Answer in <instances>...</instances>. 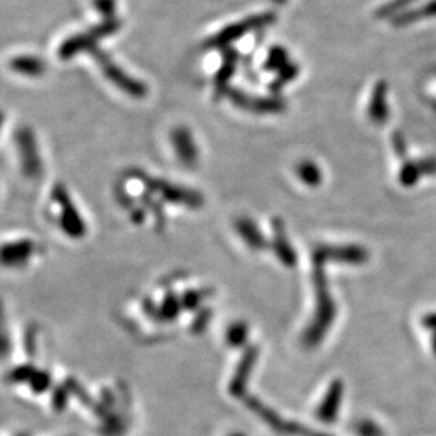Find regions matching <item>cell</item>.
Segmentation results:
<instances>
[{"instance_id":"obj_1","label":"cell","mask_w":436,"mask_h":436,"mask_svg":"<svg viewBox=\"0 0 436 436\" xmlns=\"http://www.w3.org/2000/svg\"><path fill=\"white\" fill-rule=\"evenodd\" d=\"M275 21V15L274 13H260V15H253L250 17L243 19L239 23H233L225 28H222L219 33L213 37H210L206 43L205 47L208 48H226L229 47L233 42L242 39L243 35L253 30H259L266 26H270Z\"/></svg>"},{"instance_id":"obj_2","label":"cell","mask_w":436,"mask_h":436,"mask_svg":"<svg viewBox=\"0 0 436 436\" xmlns=\"http://www.w3.org/2000/svg\"><path fill=\"white\" fill-rule=\"evenodd\" d=\"M91 54L96 60L105 77L111 82H113L119 89H122L123 92L133 98H143L147 93V88H145L143 82L133 80L130 75H127L123 69H120L111 58H109V55L105 51L96 47L91 51Z\"/></svg>"},{"instance_id":"obj_3","label":"cell","mask_w":436,"mask_h":436,"mask_svg":"<svg viewBox=\"0 0 436 436\" xmlns=\"http://www.w3.org/2000/svg\"><path fill=\"white\" fill-rule=\"evenodd\" d=\"M141 181L145 184V187H147V190L158 194L164 201L170 203L183 205L191 209H197L203 205L202 195L192 190L170 184L163 179H152L144 175H141Z\"/></svg>"},{"instance_id":"obj_4","label":"cell","mask_w":436,"mask_h":436,"mask_svg":"<svg viewBox=\"0 0 436 436\" xmlns=\"http://www.w3.org/2000/svg\"><path fill=\"white\" fill-rule=\"evenodd\" d=\"M53 199L60 206V226L64 233L72 239L84 237L87 233L85 222L61 184L54 187Z\"/></svg>"},{"instance_id":"obj_5","label":"cell","mask_w":436,"mask_h":436,"mask_svg":"<svg viewBox=\"0 0 436 436\" xmlns=\"http://www.w3.org/2000/svg\"><path fill=\"white\" fill-rule=\"evenodd\" d=\"M17 150L20 156V163H21V170L26 176L28 178H35L42 170V160L37 149V143H35V137L33 131L27 127L20 129L17 131Z\"/></svg>"},{"instance_id":"obj_6","label":"cell","mask_w":436,"mask_h":436,"mask_svg":"<svg viewBox=\"0 0 436 436\" xmlns=\"http://www.w3.org/2000/svg\"><path fill=\"white\" fill-rule=\"evenodd\" d=\"M228 96L236 106L256 113H280L285 107L281 99L253 96L240 89H229Z\"/></svg>"},{"instance_id":"obj_7","label":"cell","mask_w":436,"mask_h":436,"mask_svg":"<svg viewBox=\"0 0 436 436\" xmlns=\"http://www.w3.org/2000/svg\"><path fill=\"white\" fill-rule=\"evenodd\" d=\"M257 357H259V349L256 346H250L243 352L237 363L235 374L229 384V392L233 397H243L246 394V387L251 376V372L254 366H256Z\"/></svg>"},{"instance_id":"obj_8","label":"cell","mask_w":436,"mask_h":436,"mask_svg":"<svg viewBox=\"0 0 436 436\" xmlns=\"http://www.w3.org/2000/svg\"><path fill=\"white\" fill-rule=\"evenodd\" d=\"M171 140L178 160L187 167H194L198 161V149L191 131L185 127H176L171 133Z\"/></svg>"},{"instance_id":"obj_9","label":"cell","mask_w":436,"mask_h":436,"mask_svg":"<svg viewBox=\"0 0 436 436\" xmlns=\"http://www.w3.org/2000/svg\"><path fill=\"white\" fill-rule=\"evenodd\" d=\"M35 251V244L28 239L6 243L2 248V262L5 266L17 267L28 262Z\"/></svg>"},{"instance_id":"obj_10","label":"cell","mask_w":436,"mask_h":436,"mask_svg":"<svg viewBox=\"0 0 436 436\" xmlns=\"http://www.w3.org/2000/svg\"><path fill=\"white\" fill-rule=\"evenodd\" d=\"M96 42H98V37L91 30L84 34L72 35V37L66 39L61 44V47L58 48V55L61 60H71L72 57H75L80 53L92 51L93 48H96Z\"/></svg>"},{"instance_id":"obj_11","label":"cell","mask_w":436,"mask_h":436,"mask_svg":"<svg viewBox=\"0 0 436 436\" xmlns=\"http://www.w3.org/2000/svg\"><path fill=\"white\" fill-rule=\"evenodd\" d=\"M236 61H237L236 51L230 47H226L224 51L222 66L219 71H217L216 78H215V92L217 98H221L224 93H228L229 91L228 84L236 71Z\"/></svg>"},{"instance_id":"obj_12","label":"cell","mask_w":436,"mask_h":436,"mask_svg":"<svg viewBox=\"0 0 436 436\" xmlns=\"http://www.w3.org/2000/svg\"><path fill=\"white\" fill-rule=\"evenodd\" d=\"M236 230L246 242V244L253 250H263L267 246V242L259 230L257 225L248 219V217H242V219L236 222Z\"/></svg>"},{"instance_id":"obj_13","label":"cell","mask_w":436,"mask_h":436,"mask_svg":"<svg viewBox=\"0 0 436 436\" xmlns=\"http://www.w3.org/2000/svg\"><path fill=\"white\" fill-rule=\"evenodd\" d=\"M273 229H274V240H273V248L275 251V254L278 256V259L287 264V266H293L296 264V253L291 248L285 233H284V226L280 221H274L273 224Z\"/></svg>"},{"instance_id":"obj_14","label":"cell","mask_w":436,"mask_h":436,"mask_svg":"<svg viewBox=\"0 0 436 436\" xmlns=\"http://www.w3.org/2000/svg\"><path fill=\"white\" fill-rule=\"evenodd\" d=\"M369 113L372 120L376 123H383L388 119V105H387V87L385 84L380 82L374 88V93L372 96Z\"/></svg>"},{"instance_id":"obj_15","label":"cell","mask_w":436,"mask_h":436,"mask_svg":"<svg viewBox=\"0 0 436 436\" xmlns=\"http://www.w3.org/2000/svg\"><path fill=\"white\" fill-rule=\"evenodd\" d=\"M10 68L19 74L37 77L44 72V64L42 60L35 57H17L10 61Z\"/></svg>"},{"instance_id":"obj_16","label":"cell","mask_w":436,"mask_h":436,"mask_svg":"<svg viewBox=\"0 0 436 436\" xmlns=\"http://www.w3.org/2000/svg\"><path fill=\"white\" fill-rule=\"evenodd\" d=\"M183 309V302L174 293H168L158 307V319L164 322H172L178 318Z\"/></svg>"},{"instance_id":"obj_17","label":"cell","mask_w":436,"mask_h":436,"mask_svg":"<svg viewBox=\"0 0 436 436\" xmlns=\"http://www.w3.org/2000/svg\"><path fill=\"white\" fill-rule=\"evenodd\" d=\"M248 334H250V329L247 323L242 320L233 322L229 325V328L226 331V343L235 349L243 347L248 339Z\"/></svg>"},{"instance_id":"obj_18","label":"cell","mask_w":436,"mask_h":436,"mask_svg":"<svg viewBox=\"0 0 436 436\" xmlns=\"http://www.w3.org/2000/svg\"><path fill=\"white\" fill-rule=\"evenodd\" d=\"M297 174L302 183L307 184L308 187H316L322 181V172L319 167L312 161H302L297 167Z\"/></svg>"},{"instance_id":"obj_19","label":"cell","mask_w":436,"mask_h":436,"mask_svg":"<svg viewBox=\"0 0 436 436\" xmlns=\"http://www.w3.org/2000/svg\"><path fill=\"white\" fill-rule=\"evenodd\" d=\"M289 64V58H288V53L284 47L275 46L269 51L267 60L264 62V68L267 71H274V72H280L284 66H287Z\"/></svg>"},{"instance_id":"obj_20","label":"cell","mask_w":436,"mask_h":436,"mask_svg":"<svg viewBox=\"0 0 436 436\" xmlns=\"http://www.w3.org/2000/svg\"><path fill=\"white\" fill-rule=\"evenodd\" d=\"M422 17H436V0H430V2L425 3L417 10H410L401 16H398L397 20L398 24H407Z\"/></svg>"},{"instance_id":"obj_21","label":"cell","mask_w":436,"mask_h":436,"mask_svg":"<svg viewBox=\"0 0 436 436\" xmlns=\"http://www.w3.org/2000/svg\"><path fill=\"white\" fill-rule=\"evenodd\" d=\"M51 383H53V380H51V376H50L48 372L35 369V372H34L31 380L28 381V385H30V388H31L33 392H35V394H43V392H46V391L50 390Z\"/></svg>"},{"instance_id":"obj_22","label":"cell","mask_w":436,"mask_h":436,"mask_svg":"<svg viewBox=\"0 0 436 436\" xmlns=\"http://www.w3.org/2000/svg\"><path fill=\"white\" fill-rule=\"evenodd\" d=\"M298 75V66L293 62H289L287 66H284L280 72H278V77L275 78V81L273 82L271 88L274 92L280 91L285 84H288L289 81L296 80V77Z\"/></svg>"},{"instance_id":"obj_23","label":"cell","mask_w":436,"mask_h":436,"mask_svg":"<svg viewBox=\"0 0 436 436\" xmlns=\"http://www.w3.org/2000/svg\"><path fill=\"white\" fill-rule=\"evenodd\" d=\"M35 372V367H33L31 365H20L17 367H15L9 376L8 380L13 384H21V383H27L31 380L33 374Z\"/></svg>"},{"instance_id":"obj_24","label":"cell","mask_w":436,"mask_h":436,"mask_svg":"<svg viewBox=\"0 0 436 436\" xmlns=\"http://www.w3.org/2000/svg\"><path fill=\"white\" fill-rule=\"evenodd\" d=\"M203 298H205V294L202 293V291L190 289V291H187V293L183 297H181V302H183V308L184 309L195 311L201 305Z\"/></svg>"},{"instance_id":"obj_25","label":"cell","mask_w":436,"mask_h":436,"mask_svg":"<svg viewBox=\"0 0 436 436\" xmlns=\"http://www.w3.org/2000/svg\"><path fill=\"white\" fill-rule=\"evenodd\" d=\"M93 6L105 20L115 19L116 0H93Z\"/></svg>"},{"instance_id":"obj_26","label":"cell","mask_w":436,"mask_h":436,"mask_svg":"<svg viewBox=\"0 0 436 436\" xmlns=\"http://www.w3.org/2000/svg\"><path fill=\"white\" fill-rule=\"evenodd\" d=\"M415 2V0H392V2L387 3L385 6H383L380 10H379V16L384 17V16H392L395 15L397 12H401L404 8L412 5Z\"/></svg>"},{"instance_id":"obj_27","label":"cell","mask_w":436,"mask_h":436,"mask_svg":"<svg viewBox=\"0 0 436 436\" xmlns=\"http://www.w3.org/2000/svg\"><path fill=\"white\" fill-rule=\"evenodd\" d=\"M68 387H57L53 394V407L55 411H62L68 404Z\"/></svg>"},{"instance_id":"obj_28","label":"cell","mask_w":436,"mask_h":436,"mask_svg":"<svg viewBox=\"0 0 436 436\" xmlns=\"http://www.w3.org/2000/svg\"><path fill=\"white\" fill-rule=\"evenodd\" d=\"M208 318H209V315H205V316H203V315L201 314V315H199V320L194 323V326H195V328L203 329V326H205V323H206V319H208Z\"/></svg>"},{"instance_id":"obj_29","label":"cell","mask_w":436,"mask_h":436,"mask_svg":"<svg viewBox=\"0 0 436 436\" xmlns=\"http://www.w3.org/2000/svg\"><path fill=\"white\" fill-rule=\"evenodd\" d=\"M229 436H246V435L242 433V432H235V433H230Z\"/></svg>"},{"instance_id":"obj_30","label":"cell","mask_w":436,"mask_h":436,"mask_svg":"<svg viewBox=\"0 0 436 436\" xmlns=\"http://www.w3.org/2000/svg\"><path fill=\"white\" fill-rule=\"evenodd\" d=\"M274 2H275V3H280V5H282V3H285V2H287V0H274Z\"/></svg>"}]
</instances>
